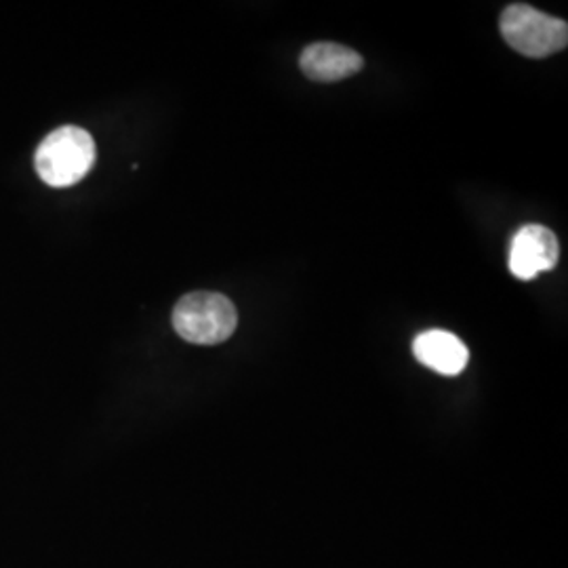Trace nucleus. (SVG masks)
I'll return each mask as SVG.
<instances>
[{
	"mask_svg": "<svg viewBox=\"0 0 568 568\" xmlns=\"http://www.w3.org/2000/svg\"><path fill=\"white\" fill-rule=\"evenodd\" d=\"M95 163V142L89 131L65 124L42 140L34 164L41 180L53 187L81 182Z\"/></svg>",
	"mask_w": 568,
	"mask_h": 568,
	"instance_id": "1",
	"label": "nucleus"
},
{
	"mask_svg": "<svg viewBox=\"0 0 568 568\" xmlns=\"http://www.w3.org/2000/svg\"><path fill=\"white\" fill-rule=\"evenodd\" d=\"M236 325V307L222 293H187L173 310V328L190 344H224L234 335Z\"/></svg>",
	"mask_w": 568,
	"mask_h": 568,
	"instance_id": "2",
	"label": "nucleus"
},
{
	"mask_svg": "<svg viewBox=\"0 0 568 568\" xmlns=\"http://www.w3.org/2000/svg\"><path fill=\"white\" fill-rule=\"evenodd\" d=\"M501 34L509 47L527 58H548L567 49V21L541 13L530 4H509L501 16Z\"/></svg>",
	"mask_w": 568,
	"mask_h": 568,
	"instance_id": "3",
	"label": "nucleus"
},
{
	"mask_svg": "<svg viewBox=\"0 0 568 568\" xmlns=\"http://www.w3.org/2000/svg\"><path fill=\"white\" fill-rule=\"evenodd\" d=\"M560 244L556 234L544 225H523L509 244V272L518 281H532L558 264Z\"/></svg>",
	"mask_w": 568,
	"mask_h": 568,
	"instance_id": "4",
	"label": "nucleus"
},
{
	"mask_svg": "<svg viewBox=\"0 0 568 568\" xmlns=\"http://www.w3.org/2000/svg\"><path fill=\"white\" fill-rule=\"evenodd\" d=\"M300 65L310 81L337 82L363 70V58L337 42H314L305 47Z\"/></svg>",
	"mask_w": 568,
	"mask_h": 568,
	"instance_id": "5",
	"label": "nucleus"
},
{
	"mask_svg": "<svg viewBox=\"0 0 568 568\" xmlns=\"http://www.w3.org/2000/svg\"><path fill=\"white\" fill-rule=\"evenodd\" d=\"M413 354L422 365L447 377L459 375L469 361L466 344L443 328L422 333L413 344Z\"/></svg>",
	"mask_w": 568,
	"mask_h": 568,
	"instance_id": "6",
	"label": "nucleus"
}]
</instances>
